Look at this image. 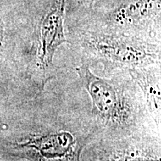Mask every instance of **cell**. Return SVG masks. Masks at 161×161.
I'll use <instances>...</instances> for the list:
<instances>
[{
  "instance_id": "5",
  "label": "cell",
  "mask_w": 161,
  "mask_h": 161,
  "mask_svg": "<svg viewBox=\"0 0 161 161\" xmlns=\"http://www.w3.org/2000/svg\"><path fill=\"white\" fill-rule=\"evenodd\" d=\"M75 142L71 134L60 131L36 136L21 146L37 152L38 157L43 160H57L75 158Z\"/></svg>"
},
{
  "instance_id": "2",
  "label": "cell",
  "mask_w": 161,
  "mask_h": 161,
  "mask_svg": "<svg viewBox=\"0 0 161 161\" xmlns=\"http://www.w3.org/2000/svg\"><path fill=\"white\" fill-rule=\"evenodd\" d=\"M83 46L89 55L110 67L146 66L158 58L151 45L124 36L90 34Z\"/></svg>"
},
{
  "instance_id": "7",
  "label": "cell",
  "mask_w": 161,
  "mask_h": 161,
  "mask_svg": "<svg viewBox=\"0 0 161 161\" xmlns=\"http://www.w3.org/2000/svg\"><path fill=\"white\" fill-rule=\"evenodd\" d=\"M5 33V23L4 20L3 16L0 13V48L2 47L3 43L4 37Z\"/></svg>"
},
{
  "instance_id": "3",
  "label": "cell",
  "mask_w": 161,
  "mask_h": 161,
  "mask_svg": "<svg viewBox=\"0 0 161 161\" xmlns=\"http://www.w3.org/2000/svg\"><path fill=\"white\" fill-rule=\"evenodd\" d=\"M66 0H52L40 25L39 60L43 67L52 65L55 52L68 43L64 34Z\"/></svg>"
},
{
  "instance_id": "8",
  "label": "cell",
  "mask_w": 161,
  "mask_h": 161,
  "mask_svg": "<svg viewBox=\"0 0 161 161\" xmlns=\"http://www.w3.org/2000/svg\"><path fill=\"white\" fill-rule=\"evenodd\" d=\"M96 1V0H90V2H91V3H93V2H95Z\"/></svg>"
},
{
  "instance_id": "4",
  "label": "cell",
  "mask_w": 161,
  "mask_h": 161,
  "mask_svg": "<svg viewBox=\"0 0 161 161\" xmlns=\"http://www.w3.org/2000/svg\"><path fill=\"white\" fill-rule=\"evenodd\" d=\"M160 0H125L110 14L113 23L121 27L139 25L160 17Z\"/></svg>"
},
{
  "instance_id": "1",
  "label": "cell",
  "mask_w": 161,
  "mask_h": 161,
  "mask_svg": "<svg viewBox=\"0 0 161 161\" xmlns=\"http://www.w3.org/2000/svg\"><path fill=\"white\" fill-rule=\"evenodd\" d=\"M76 70L91 98L92 115L110 128L128 125L133 119V110L123 88L116 81L94 75L88 66H80Z\"/></svg>"
},
{
  "instance_id": "6",
  "label": "cell",
  "mask_w": 161,
  "mask_h": 161,
  "mask_svg": "<svg viewBox=\"0 0 161 161\" xmlns=\"http://www.w3.org/2000/svg\"><path fill=\"white\" fill-rule=\"evenodd\" d=\"M130 75L136 80L143 92L148 108L154 115L160 116V72H152L144 66L129 69Z\"/></svg>"
}]
</instances>
